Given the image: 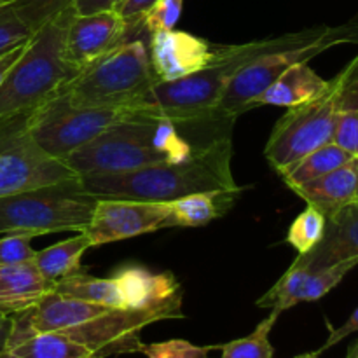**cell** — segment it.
Masks as SVG:
<instances>
[{"label": "cell", "instance_id": "cell-1", "mask_svg": "<svg viewBox=\"0 0 358 358\" xmlns=\"http://www.w3.org/2000/svg\"><path fill=\"white\" fill-rule=\"evenodd\" d=\"M233 140L219 136L182 161L157 163L119 173L83 175L84 187L96 198L171 203L206 191H238L234 180Z\"/></svg>", "mask_w": 358, "mask_h": 358}, {"label": "cell", "instance_id": "cell-2", "mask_svg": "<svg viewBox=\"0 0 358 358\" xmlns=\"http://www.w3.org/2000/svg\"><path fill=\"white\" fill-rule=\"evenodd\" d=\"M31 331L58 332L86 346L100 358L138 353L143 329L161 320H177L164 310H124L49 292L37 306L13 315Z\"/></svg>", "mask_w": 358, "mask_h": 358}, {"label": "cell", "instance_id": "cell-3", "mask_svg": "<svg viewBox=\"0 0 358 358\" xmlns=\"http://www.w3.org/2000/svg\"><path fill=\"white\" fill-rule=\"evenodd\" d=\"M306 34L303 30L247 44L217 45V58L206 69L171 83L156 80L138 98L133 112L187 124L224 121L219 105L234 76L261 55L296 44Z\"/></svg>", "mask_w": 358, "mask_h": 358}, {"label": "cell", "instance_id": "cell-4", "mask_svg": "<svg viewBox=\"0 0 358 358\" xmlns=\"http://www.w3.org/2000/svg\"><path fill=\"white\" fill-rule=\"evenodd\" d=\"M73 13L66 6L28 38L0 86V129H27L31 115L77 76L65 58L66 28Z\"/></svg>", "mask_w": 358, "mask_h": 358}, {"label": "cell", "instance_id": "cell-5", "mask_svg": "<svg viewBox=\"0 0 358 358\" xmlns=\"http://www.w3.org/2000/svg\"><path fill=\"white\" fill-rule=\"evenodd\" d=\"M184 126H187V122L136 112L65 157V164L83 177L90 173H119L150 164L182 161L201 147H192L182 135Z\"/></svg>", "mask_w": 358, "mask_h": 358}, {"label": "cell", "instance_id": "cell-6", "mask_svg": "<svg viewBox=\"0 0 358 358\" xmlns=\"http://www.w3.org/2000/svg\"><path fill=\"white\" fill-rule=\"evenodd\" d=\"M80 177L0 198V234L83 233L98 203Z\"/></svg>", "mask_w": 358, "mask_h": 358}, {"label": "cell", "instance_id": "cell-7", "mask_svg": "<svg viewBox=\"0 0 358 358\" xmlns=\"http://www.w3.org/2000/svg\"><path fill=\"white\" fill-rule=\"evenodd\" d=\"M147 44L129 38L62 87L73 107L129 108L156 83Z\"/></svg>", "mask_w": 358, "mask_h": 358}, {"label": "cell", "instance_id": "cell-8", "mask_svg": "<svg viewBox=\"0 0 358 358\" xmlns=\"http://www.w3.org/2000/svg\"><path fill=\"white\" fill-rule=\"evenodd\" d=\"M343 44H358V23L310 28L306 37L296 44L261 55L231 80L220 100L219 117L224 121H233L247 112L248 103L268 90L290 66L297 63H310L327 49Z\"/></svg>", "mask_w": 358, "mask_h": 358}, {"label": "cell", "instance_id": "cell-9", "mask_svg": "<svg viewBox=\"0 0 358 358\" xmlns=\"http://www.w3.org/2000/svg\"><path fill=\"white\" fill-rule=\"evenodd\" d=\"M135 114L129 108L73 107L59 90L31 115L27 131L44 152L65 161L105 129Z\"/></svg>", "mask_w": 358, "mask_h": 358}, {"label": "cell", "instance_id": "cell-10", "mask_svg": "<svg viewBox=\"0 0 358 358\" xmlns=\"http://www.w3.org/2000/svg\"><path fill=\"white\" fill-rule=\"evenodd\" d=\"M336 126V84L315 100L290 107L273 128L264 156L278 173H283L318 147L332 142Z\"/></svg>", "mask_w": 358, "mask_h": 358}, {"label": "cell", "instance_id": "cell-11", "mask_svg": "<svg viewBox=\"0 0 358 358\" xmlns=\"http://www.w3.org/2000/svg\"><path fill=\"white\" fill-rule=\"evenodd\" d=\"M79 177L30 138L27 129H0V198Z\"/></svg>", "mask_w": 358, "mask_h": 358}, {"label": "cell", "instance_id": "cell-12", "mask_svg": "<svg viewBox=\"0 0 358 358\" xmlns=\"http://www.w3.org/2000/svg\"><path fill=\"white\" fill-rule=\"evenodd\" d=\"M178 227L170 203L100 198L84 233L93 247Z\"/></svg>", "mask_w": 358, "mask_h": 358}, {"label": "cell", "instance_id": "cell-13", "mask_svg": "<svg viewBox=\"0 0 358 358\" xmlns=\"http://www.w3.org/2000/svg\"><path fill=\"white\" fill-rule=\"evenodd\" d=\"M135 28L115 9L73 13L66 28L65 58L77 73L129 41Z\"/></svg>", "mask_w": 358, "mask_h": 358}, {"label": "cell", "instance_id": "cell-14", "mask_svg": "<svg viewBox=\"0 0 358 358\" xmlns=\"http://www.w3.org/2000/svg\"><path fill=\"white\" fill-rule=\"evenodd\" d=\"M150 69L161 83L182 79L206 69L217 58V45L198 35L180 30H157L149 34Z\"/></svg>", "mask_w": 358, "mask_h": 358}, {"label": "cell", "instance_id": "cell-15", "mask_svg": "<svg viewBox=\"0 0 358 358\" xmlns=\"http://www.w3.org/2000/svg\"><path fill=\"white\" fill-rule=\"evenodd\" d=\"M310 271L339 262H358V201L327 215L325 233L311 252L297 255Z\"/></svg>", "mask_w": 358, "mask_h": 358}, {"label": "cell", "instance_id": "cell-16", "mask_svg": "<svg viewBox=\"0 0 358 358\" xmlns=\"http://www.w3.org/2000/svg\"><path fill=\"white\" fill-rule=\"evenodd\" d=\"M55 283L45 280L34 261L0 264V315L13 317L37 306Z\"/></svg>", "mask_w": 358, "mask_h": 358}, {"label": "cell", "instance_id": "cell-17", "mask_svg": "<svg viewBox=\"0 0 358 358\" xmlns=\"http://www.w3.org/2000/svg\"><path fill=\"white\" fill-rule=\"evenodd\" d=\"M308 205L325 213V217L336 210L358 201V156L348 163L329 171L324 177L306 182L292 189Z\"/></svg>", "mask_w": 358, "mask_h": 358}, {"label": "cell", "instance_id": "cell-18", "mask_svg": "<svg viewBox=\"0 0 358 358\" xmlns=\"http://www.w3.org/2000/svg\"><path fill=\"white\" fill-rule=\"evenodd\" d=\"M86 346L58 332L31 331L13 317V329L0 358H91ZM100 358V357H98Z\"/></svg>", "mask_w": 358, "mask_h": 358}, {"label": "cell", "instance_id": "cell-19", "mask_svg": "<svg viewBox=\"0 0 358 358\" xmlns=\"http://www.w3.org/2000/svg\"><path fill=\"white\" fill-rule=\"evenodd\" d=\"M331 86V80L318 76L308 63H297L282 73L271 86L248 103V110L275 105V107H297L315 100Z\"/></svg>", "mask_w": 358, "mask_h": 358}, {"label": "cell", "instance_id": "cell-20", "mask_svg": "<svg viewBox=\"0 0 358 358\" xmlns=\"http://www.w3.org/2000/svg\"><path fill=\"white\" fill-rule=\"evenodd\" d=\"M336 84V126L332 142L358 156V56L338 76Z\"/></svg>", "mask_w": 358, "mask_h": 358}, {"label": "cell", "instance_id": "cell-21", "mask_svg": "<svg viewBox=\"0 0 358 358\" xmlns=\"http://www.w3.org/2000/svg\"><path fill=\"white\" fill-rule=\"evenodd\" d=\"M87 248H93V245H91L90 236L83 231V233H77L76 236L66 238V240L44 248V250L35 252L34 264L37 266L45 280L56 285L62 280L83 273L80 261Z\"/></svg>", "mask_w": 358, "mask_h": 358}, {"label": "cell", "instance_id": "cell-22", "mask_svg": "<svg viewBox=\"0 0 358 358\" xmlns=\"http://www.w3.org/2000/svg\"><path fill=\"white\" fill-rule=\"evenodd\" d=\"M243 189L238 191H206L194 192L170 203L178 227H201L222 217Z\"/></svg>", "mask_w": 358, "mask_h": 358}, {"label": "cell", "instance_id": "cell-23", "mask_svg": "<svg viewBox=\"0 0 358 358\" xmlns=\"http://www.w3.org/2000/svg\"><path fill=\"white\" fill-rule=\"evenodd\" d=\"M352 157L353 154H350L348 150L336 145L334 142L325 143V145L318 147L317 150L304 156L297 163H294L290 168H287L283 173H280V177L283 178V182L290 189H294L297 185H303L318 177H324L329 171L348 163Z\"/></svg>", "mask_w": 358, "mask_h": 358}, {"label": "cell", "instance_id": "cell-24", "mask_svg": "<svg viewBox=\"0 0 358 358\" xmlns=\"http://www.w3.org/2000/svg\"><path fill=\"white\" fill-rule=\"evenodd\" d=\"M311 275L310 269L303 264L299 257L294 261L285 271V275L261 297L257 299L259 308H269V310L285 311L290 308L297 306L301 303V290H303L304 282Z\"/></svg>", "mask_w": 358, "mask_h": 358}, {"label": "cell", "instance_id": "cell-25", "mask_svg": "<svg viewBox=\"0 0 358 358\" xmlns=\"http://www.w3.org/2000/svg\"><path fill=\"white\" fill-rule=\"evenodd\" d=\"M282 315V311L273 310L266 320L255 327V331L250 336L234 341L219 345L217 350L222 352L220 358H273L275 357V348L269 341V332L275 327L276 320Z\"/></svg>", "mask_w": 358, "mask_h": 358}, {"label": "cell", "instance_id": "cell-26", "mask_svg": "<svg viewBox=\"0 0 358 358\" xmlns=\"http://www.w3.org/2000/svg\"><path fill=\"white\" fill-rule=\"evenodd\" d=\"M325 224H327L325 213H322L315 206L308 205V208L303 213H299L297 219L292 222V226L289 227L287 243L292 245L299 255L308 254L324 238Z\"/></svg>", "mask_w": 358, "mask_h": 358}, {"label": "cell", "instance_id": "cell-27", "mask_svg": "<svg viewBox=\"0 0 358 358\" xmlns=\"http://www.w3.org/2000/svg\"><path fill=\"white\" fill-rule=\"evenodd\" d=\"M357 266L358 262L348 261L329 266V268L317 269V271H311V275L304 282L303 290H301V303H313V301H318L324 296H327Z\"/></svg>", "mask_w": 358, "mask_h": 358}, {"label": "cell", "instance_id": "cell-28", "mask_svg": "<svg viewBox=\"0 0 358 358\" xmlns=\"http://www.w3.org/2000/svg\"><path fill=\"white\" fill-rule=\"evenodd\" d=\"M35 28L10 3H0V55L24 44Z\"/></svg>", "mask_w": 358, "mask_h": 358}, {"label": "cell", "instance_id": "cell-29", "mask_svg": "<svg viewBox=\"0 0 358 358\" xmlns=\"http://www.w3.org/2000/svg\"><path fill=\"white\" fill-rule=\"evenodd\" d=\"M217 346H196L185 339H170L163 343L140 345L138 353L145 358H210V352Z\"/></svg>", "mask_w": 358, "mask_h": 358}, {"label": "cell", "instance_id": "cell-30", "mask_svg": "<svg viewBox=\"0 0 358 358\" xmlns=\"http://www.w3.org/2000/svg\"><path fill=\"white\" fill-rule=\"evenodd\" d=\"M184 9V0H157L140 21V28L152 34L157 30H171L178 23Z\"/></svg>", "mask_w": 358, "mask_h": 358}, {"label": "cell", "instance_id": "cell-31", "mask_svg": "<svg viewBox=\"0 0 358 358\" xmlns=\"http://www.w3.org/2000/svg\"><path fill=\"white\" fill-rule=\"evenodd\" d=\"M3 2L16 7L17 13L37 30L44 21L70 6L72 0H3Z\"/></svg>", "mask_w": 358, "mask_h": 358}, {"label": "cell", "instance_id": "cell-32", "mask_svg": "<svg viewBox=\"0 0 358 358\" xmlns=\"http://www.w3.org/2000/svg\"><path fill=\"white\" fill-rule=\"evenodd\" d=\"M31 240L34 236L30 234H6L0 238V264L34 261L35 250Z\"/></svg>", "mask_w": 358, "mask_h": 358}, {"label": "cell", "instance_id": "cell-33", "mask_svg": "<svg viewBox=\"0 0 358 358\" xmlns=\"http://www.w3.org/2000/svg\"><path fill=\"white\" fill-rule=\"evenodd\" d=\"M156 2L157 0H122V2L115 7V10H117L126 21H129L131 27L136 30V28H140V21H142L143 14H145Z\"/></svg>", "mask_w": 358, "mask_h": 358}, {"label": "cell", "instance_id": "cell-34", "mask_svg": "<svg viewBox=\"0 0 358 358\" xmlns=\"http://www.w3.org/2000/svg\"><path fill=\"white\" fill-rule=\"evenodd\" d=\"M353 332H358V308L353 311L352 315H350V318L345 322V324L339 325L338 329H332L331 334H329V338H327V341L324 343V346H322V348L317 350V353L318 355H322L324 352L331 350L332 346L339 345L343 339H346L348 336H352Z\"/></svg>", "mask_w": 358, "mask_h": 358}, {"label": "cell", "instance_id": "cell-35", "mask_svg": "<svg viewBox=\"0 0 358 358\" xmlns=\"http://www.w3.org/2000/svg\"><path fill=\"white\" fill-rule=\"evenodd\" d=\"M122 0H72L70 6L73 7L76 14H91L96 10L115 9Z\"/></svg>", "mask_w": 358, "mask_h": 358}, {"label": "cell", "instance_id": "cell-36", "mask_svg": "<svg viewBox=\"0 0 358 358\" xmlns=\"http://www.w3.org/2000/svg\"><path fill=\"white\" fill-rule=\"evenodd\" d=\"M27 42H24V44H27ZM24 44L16 45V48L9 49V51H6V52H2V55H0V86H2L3 79H6L7 73H9L10 69L14 66V63L17 62V58L21 56V52H23Z\"/></svg>", "mask_w": 358, "mask_h": 358}, {"label": "cell", "instance_id": "cell-37", "mask_svg": "<svg viewBox=\"0 0 358 358\" xmlns=\"http://www.w3.org/2000/svg\"><path fill=\"white\" fill-rule=\"evenodd\" d=\"M10 329H13V317H0V352L6 348Z\"/></svg>", "mask_w": 358, "mask_h": 358}, {"label": "cell", "instance_id": "cell-38", "mask_svg": "<svg viewBox=\"0 0 358 358\" xmlns=\"http://www.w3.org/2000/svg\"><path fill=\"white\" fill-rule=\"evenodd\" d=\"M346 358H358V341L353 346H350L348 353H346Z\"/></svg>", "mask_w": 358, "mask_h": 358}, {"label": "cell", "instance_id": "cell-39", "mask_svg": "<svg viewBox=\"0 0 358 358\" xmlns=\"http://www.w3.org/2000/svg\"><path fill=\"white\" fill-rule=\"evenodd\" d=\"M294 358H320V355H318L317 352H310V353H303V355H297Z\"/></svg>", "mask_w": 358, "mask_h": 358}, {"label": "cell", "instance_id": "cell-40", "mask_svg": "<svg viewBox=\"0 0 358 358\" xmlns=\"http://www.w3.org/2000/svg\"><path fill=\"white\" fill-rule=\"evenodd\" d=\"M0 3H3V0H0Z\"/></svg>", "mask_w": 358, "mask_h": 358}, {"label": "cell", "instance_id": "cell-41", "mask_svg": "<svg viewBox=\"0 0 358 358\" xmlns=\"http://www.w3.org/2000/svg\"><path fill=\"white\" fill-rule=\"evenodd\" d=\"M91 358H98V357H91Z\"/></svg>", "mask_w": 358, "mask_h": 358}, {"label": "cell", "instance_id": "cell-42", "mask_svg": "<svg viewBox=\"0 0 358 358\" xmlns=\"http://www.w3.org/2000/svg\"><path fill=\"white\" fill-rule=\"evenodd\" d=\"M0 317H3V315H0Z\"/></svg>", "mask_w": 358, "mask_h": 358}]
</instances>
